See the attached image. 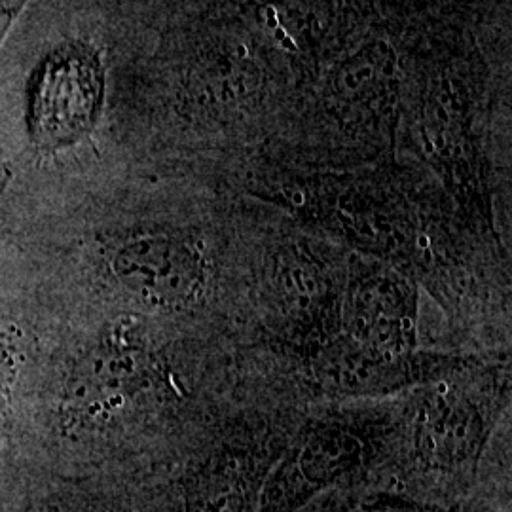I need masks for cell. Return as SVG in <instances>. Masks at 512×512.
Instances as JSON below:
<instances>
[{"label": "cell", "mask_w": 512, "mask_h": 512, "mask_svg": "<svg viewBox=\"0 0 512 512\" xmlns=\"http://www.w3.org/2000/svg\"><path fill=\"white\" fill-rule=\"evenodd\" d=\"M281 452L258 440H228L194 463L183 482V512H256Z\"/></svg>", "instance_id": "cell-7"}, {"label": "cell", "mask_w": 512, "mask_h": 512, "mask_svg": "<svg viewBox=\"0 0 512 512\" xmlns=\"http://www.w3.org/2000/svg\"><path fill=\"white\" fill-rule=\"evenodd\" d=\"M344 334L372 348L408 351L418 340V291L399 272L366 266L349 277Z\"/></svg>", "instance_id": "cell-6"}, {"label": "cell", "mask_w": 512, "mask_h": 512, "mask_svg": "<svg viewBox=\"0 0 512 512\" xmlns=\"http://www.w3.org/2000/svg\"><path fill=\"white\" fill-rule=\"evenodd\" d=\"M378 458L363 429L344 421H315L275 459L256 512H302L317 497L366 484Z\"/></svg>", "instance_id": "cell-2"}, {"label": "cell", "mask_w": 512, "mask_h": 512, "mask_svg": "<svg viewBox=\"0 0 512 512\" xmlns=\"http://www.w3.org/2000/svg\"><path fill=\"white\" fill-rule=\"evenodd\" d=\"M101 88V71L90 52L67 48L50 55L38 73L31 107L38 147H65L92 128Z\"/></svg>", "instance_id": "cell-5"}, {"label": "cell", "mask_w": 512, "mask_h": 512, "mask_svg": "<svg viewBox=\"0 0 512 512\" xmlns=\"http://www.w3.org/2000/svg\"><path fill=\"white\" fill-rule=\"evenodd\" d=\"M120 285L156 308H186L207 287V262L202 251L177 236H143L120 245L110 258Z\"/></svg>", "instance_id": "cell-4"}, {"label": "cell", "mask_w": 512, "mask_h": 512, "mask_svg": "<svg viewBox=\"0 0 512 512\" xmlns=\"http://www.w3.org/2000/svg\"><path fill=\"white\" fill-rule=\"evenodd\" d=\"M275 285L285 304L291 308L293 315H302L311 319L310 329L319 325V317L329 310L332 289L327 274L311 260L300 256L287 258L285 264L275 272Z\"/></svg>", "instance_id": "cell-8"}, {"label": "cell", "mask_w": 512, "mask_h": 512, "mask_svg": "<svg viewBox=\"0 0 512 512\" xmlns=\"http://www.w3.org/2000/svg\"><path fill=\"white\" fill-rule=\"evenodd\" d=\"M448 380L435 384L421 401L404 484L397 490L440 505H459L476 484L490 439V412L471 391Z\"/></svg>", "instance_id": "cell-1"}, {"label": "cell", "mask_w": 512, "mask_h": 512, "mask_svg": "<svg viewBox=\"0 0 512 512\" xmlns=\"http://www.w3.org/2000/svg\"><path fill=\"white\" fill-rule=\"evenodd\" d=\"M469 368L471 361L458 355L372 348L346 334L317 344L310 359L313 384L332 397H384L439 384Z\"/></svg>", "instance_id": "cell-3"}]
</instances>
